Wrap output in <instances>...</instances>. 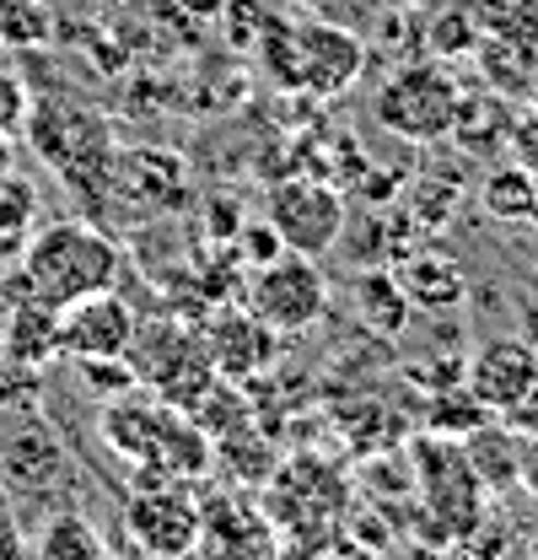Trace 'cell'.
Listing matches in <instances>:
<instances>
[{"mask_svg":"<svg viewBox=\"0 0 538 560\" xmlns=\"http://www.w3.org/2000/svg\"><path fill=\"white\" fill-rule=\"evenodd\" d=\"M103 442L140 475V486H195L210 469V436L200 420L156 394H119L97 416Z\"/></svg>","mask_w":538,"mask_h":560,"instance_id":"1","label":"cell"},{"mask_svg":"<svg viewBox=\"0 0 538 560\" xmlns=\"http://www.w3.org/2000/svg\"><path fill=\"white\" fill-rule=\"evenodd\" d=\"M11 270H16V296H38L49 307H66L92 291H114L125 254L92 221H55V226L33 232V243L22 248V259Z\"/></svg>","mask_w":538,"mask_h":560,"instance_id":"2","label":"cell"},{"mask_svg":"<svg viewBox=\"0 0 538 560\" xmlns=\"http://www.w3.org/2000/svg\"><path fill=\"white\" fill-rule=\"evenodd\" d=\"M33 151L66 178L75 184V195L86 206L108 200V167H114V130L97 108L86 103H70V97H33V114H27V130Z\"/></svg>","mask_w":538,"mask_h":560,"instance_id":"3","label":"cell"},{"mask_svg":"<svg viewBox=\"0 0 538 560\" xmlns=\"http://www.w3.org/2000/svg\"><path fill=\"white\" fill-rule=\"evenodd\" d=\"M464 81L442 60H414L399 66L372 97V114L383 130H394L404 140H442L458 119V103H464Z\"/></svg>","mask_w":538,"mask_h":560,"instance_id":"4","label":"cell"},{"mask_svg":"<svg viewBox=\"0 0 538 560\" xmlns=\"http://www.w3.org/2000/svg\"><path fill=\"white\" fill-rule=\"evenodd\" d=\"M361 70H366V49L339 22H296L274 44V75L296 92H313V97L350 92L361 81Z\"/></svg>","mask_w":538,"mask_h":560,"instance_id":"5","label":"cell"},{"mask_svg":"<svg viewBox=\"0 0 538 560\" xmlns=\"http://www.w3.org/2000/svg\"><path fill=\"white\" fill-rule=\"evenodd\" d=\"M130 361H134V377L140 388H151L156 399L178 405L195 416L204 394L215 388V366H210V350L195 329L162 318L151 329H134V346H130Z\"/></svg>","mask_w":538,"mask_h":560,"instance_id":"6","label":"cell"},{"mask_svg":"<svg viewBox=\"0 0 538 560\" xmlns=\"http://www.w3.org/2000/svg\"><path fill=\"white\" fill-rule=\"evenodd\" d=\"M248 313L269 324L274 335H302L329 313V276L318 270L313 254H274L248 280Z\"/></svg>","mask_w":538,"mask_h":560,"instance_id":"7","label":"cell"},{"mask_svg":"<svg viewBox=\"0 0 538 560\" xmlns=\"http://www.w3.org/2000/svg\"><path fill=\"white\" fill-rule=\"evenodd\" d=\"M265 221L274 226V237L291 248V254H329L344 232V200L329 178H307V173H291L269 189L265 200Z\"/></svg>","mask_w":538,"mask_h":560,"instance_id":"8","label":"cell"},{"mask_svg":"<svg viewBox=\"0 0 538 560\" xmlns=\"http://www.w3.org/2000/svg\"><path fill=\"white\" fill-rule=\"evenodd\" d=\"M195 200V184H189V162L178 151H162V145H125L114 151V167H108V206L134 210V221L145 215H173Z\"/></svg>","mask_w":538,"mask_h":560,"instance_id":"9","label":"cell"},{"mask_svg":"<svg viewBox=\"0 0 538 560\" xmlns=\"http://www.w3.org/2000/svg\"><path fill=\"white\" fill-rule=\"evenodd\" d=\"M125 534L145 560H195L200 539V495L189 486H134L125 501Z\"/></svg>","mask_w":538,"mask_h":560,"instance_id":"10","label":"cell"},{"mask_svg":"<svg viewBox=\"0 0 538 560\" xmlns=\"http://www.w3.org/2000/svg\"><path fill=\"white\" fill-rule=\"evenodd\" d=\"M195 560H280V539L259 506L243 495H204L200 501V539Z\"/></svg>","mask_w":538,"mask_h":560,"instance_id":"11","label":"cell"},{"mask_svg":"<svg viewBox=\"0 0 538 560\" xmlns=\"http://www.w3.org/2000/svg\"><path fill=\"white\" fill-rule=\"evenodd\" d=\"M414 464L425 469V475H420L425 506H431L447 528H469L473 517H479V506H484V480L473 475L469 453H458L453 436H425V442L414 447Z\"/></svg>","mask_w":538,"mask_h":560,"instance_id":"12","label":"cell"},{"mask_svg":"<svg viewBox=\"0 0 538 560\" xmlns=\"http://www.w3.org/2000/svg\"><path fill=\"white\" fill-rule=\"evenodd\" d=\"M134 313L130 302L114 291H92L81 302L60 307V355L70 361H92V355H130L134 346Z\"/></svg>","mask_w":538,"mask_h":560,"instance_id":"13","label":"cell"},{"mask_svg":"<svg viewBox=\"0 0 538 560\" xmlns=\"http://www.w3.org/2000/svg\"><path fill=\"white\" fill-rule=\"evenodd\" d=\"M464 383H469L473 399H479L490 416H501V410H512L538 383V346L528 335H495V340H484V346L469 355Z\"/></svg>","mask_w":538,"mask_h":560,"instance_id":"14","label":"cell"},{"mask_svg":"<svg viewBox=\"0 0 538 560\" xmlns=\"http://www.w3.org/2000/svg\"><path fill=\"white\" fill-rule=\"evenodd\" d=\"M204 350H210V366H215V377H254V372H265L269 361L280 355V335L259 324L248 307H232V313H221L210 329L200 335Z\"/></svg>","mask_w":538,"mask_h":560,"instance_id":"15","label":"cell"},{"mask_svg":"<svg viewBox=\"0 0 538 560\" xmlns=\"http://www.w3.org/2000/svg\"><path fill=\"white\" fill-rule=\"evenodd\" d=\"M0 350L22 366H49L60 355V307L38 302V296H16L5 307V324H0Z\"/></svg>","mask_w":538,"mask_h":560,"instance_id":"16","label":"cell"},{"mask_svg":"<svg viewBox=\"0 0 538 560\" xmlns=\"http://www.w3.org/2000/svg\"><path fill=\"white\" fill-rule=\"evenodd\" d=\"M0 469L16 486H44V480H55L66 469V447H60V436L44 420L22 410L16 431H0Z\"/></svg>","mask_w":538,"mask_h":560,"instance_id":"17","label":"cell"},{"mask_svg":"<svg viewBox=\"0 0 538 560\" xmlns=\"http://www.w3.org/2000/svg\"><path fill=\"white\" fill-rule=\"evenodd\" d=\"M394 276H399V285L409 291V302H414V307H431V313L458 307L464 291H469V280H464V270H458V259H447V254H436V248L404 254Z\"/></svg>","mask_w":538,"mask_h":560,"instance_id":"18","label":"cell"},{"mask_svg":"<svg viewBox=\"0 0 538 560\" xmlns=\"http://www.w3.org/2000/svg\"><path fill=\"white\" fill-rule=\"evenodd\" d=\"M512 103L501 97V92H464V103H458V119H453V130L447 136L458 140L469 156H495V151H506V130H512Z\"/></svg>","mask_w":538,"mask_h":560,"instance_id":"19","label":"cell"},{"mask_svg":"<svg viewBox=\"0 0 538 560\" xmlns=\"http://www.w3.org/2000/svg\"><path fill=\"white\" fill-rule=\"evenodd\" d=\"M469 447V464H473V475L484 480V490H506V486H517V453H523V431H512L501 416H490L479 431H469L464 436Z\"/></svg>","mask_w":538,"mask_h":560,"instance_id":"20","label":"cell"},{"mask_svg":"<svg viewBox=\"0 0 538 560\" xmlns=\"http://www.w3.org/2000/svg\"><path fill=\"white\" fill-rule=\"evenodd\" d=\"M479 206L490 221H506V226H517V221H534V206H538V178L528 167H517L512 156L506 162H495L490 173H484V184H479Z\"/></svg>","mask_w":538,"mask_h":560,"instance_id":"21","label":"cell"},{"mask_svg":"<svg viewBox=\"0 0 538 560\" xmlns=\"http://www.w3.org/2000/svg\"><path fill=\"white\" fill-rule=\"evenodd\" d=\"M33 232H38V189L22 173H11V178H0V270H11L22 259Z\"/></svg>","mask_w":538,"mask_h":560,"instance_id":"22","label":"cell"},{"mask_svg":"<svg viewBox=\"0 0 538 560\" xmlns=\"http://www.w3.org/2000/svg\"><path fill=\"white\" fill-rule=\"evenodd\" d=\"M27 560H108V545H103V534H97L81 512H55V517L38 528Z\"/></svg>","mask_w":538,"mask_h":560,"instance_id":"23","label":"cell"},{"mask_svg":"<svg viewBox=\"0 0 538 560\" xmlns=\"http://www.w3.org/2000/svg\"><path fill=\"white\" fill-rule=\"evenodd\" d=\"M355 313H361L377 335H404L414 302H409V291L399 285L394 270H372V276L355 280Z\"/></svg>","mask_w":538,"mask_h":560,"instance_id":"24","label":"cell"},{"mask_svg":"<svg viewBox=\"0 0 538 560\" xmlns=\"http://www.w3.org/2000/svg\"><path fill=\"white\" fill-rule=\"evenodd\" d=\"M425 420H431L436 436H469V431H479V425L490 420V410L473 399L469 383H447V388H436V399H431Z\"/></svg>","mask_w":538,"mask_h":560,"instance_id":"25","label":"cell"},{"mask_svg":"<svg viewBox=\"0 0 538 560\" xmlns=\"http://www.w3.org/2000/svg\"><path fill=\"white\" fill-rule=\"evenodd\" d=\"M55 22L44 0H0V49H38L49 44Z\"/></svg>","mask_w":538,"mask_h":560,"instance_id":"26","label":"cell"},{"mask_svg":"<svg viewBox=\"0 0 538 560\" xmlns=\"http://www.w3.org/2000/svg\"><path fill=\"white\" fill-rule=\"evenodd\" d=\"M27 114H33V86L16 70H0V136L16 140L27 130Z\"/></svg>","mask_w":538,"mask_h":560,"instance_id":"27","label":"cell"},{"mask_svg":"<svg viewBox=\"0 0 538 560\" xmlns=\"http://www.w3.org/2000/svg\"><path fill=\"white\" fill-rule=\"evenodd\" d=\"M27 405H33V366H22V361H11L0 350V416L5 410H27Z\"/></svg>","mask_w":538,"mask_h":560,"instance_id":"28","label":"cell"},{"mask_svg":"<svg viewBox=\"0 0 538 560\" xmlns=\"http://www.w3.org/2000/svg\"><path fill=\"white\" fill-rule=\"evenodd\" d=\"M506 156L538 178V108H528V114L512 119V130H506Z\"/></svg>","mask_w":538,"mask_h":560,"instance_id":"29","label":"cell"},{"mask_svg":"<svg viewBox=\"0 0 538 560\" xmlns=\"http://www.w3.org/2000/svg\"><path fill=\"white\" fill-rule=\"evenodd\" d=\"M501 420H506L512 431H523V436H538V383L512 405V410H501Z\"/></svg>","mask_w":538,"mask_h":560,"instance_id":"30","label":"cell"},{"mask_svg":"<svg viewBox=\"0 0 538 560\" xmlns=\"http://www.w3.org/2000/svg\"><path fill=\"white\" fill-rule=\"evenodd\" d=\"M517 486L538 495V436H523V453H517Z\"/></svg>","mask_w":538,"mask_h":560,"instance_id":"31","label":"cell"},{"mask_svg":"<svg viewBox=\"0 0 538 560\" xmlns=\"http://www.w3.org/2000/svg\"><path fill=\"white\" fill-rule=\"evenodd\" d=\"M16 173V140L0 136V178H11Z\"/></svg>","mask_w":538,"mask_h":560,"instance_id":"32","label":"cell"},{"mask_svg":"<svg viewBox=\"0 0 538 560\" xmlns=\"http://www.w3.org/2000/svg\"><path fill=\"white\" fill-rule=\"evenodd\" d=\"M523 318H528V340H534V346H538V307H528Z\"/></svg>","mask_w":538,"mask_h":560,"instance_id":"33","label":"cell"},{"mask_svg":"<svg viewBox=\"0 0 538 560\" xmlns=\"http://www.w3.org/2000/svg\"><path fill=\"white\" fill-rule=\"evenodd\" d=\"M458 5H473V11H490V5H501V0H458Z\"/></svg>","mask_w":538,"mask_h":560,"instance_id":"34","label":"cell"},{"mask_svg":"<svg viewBox=\"0 0 538 560\" xmlns=\"http://www.w3.org/2000/svg\"><path fill=\"white\" fill-rule=\"evenodd\" d=\"M528 97H534V108H538V81H534V92H528Z\"/></svg>","mask_w":538,"mask_h":560,"instance_id":"35","label":"cell"}]
</instances>
